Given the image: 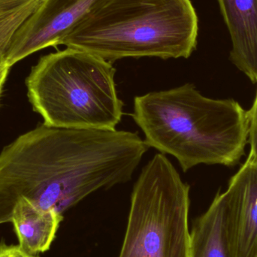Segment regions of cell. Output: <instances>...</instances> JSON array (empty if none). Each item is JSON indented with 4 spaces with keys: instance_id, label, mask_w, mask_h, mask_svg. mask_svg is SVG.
Segmentation results:
<instances>
[{
    "instance_id": "6da1fadb",
    "label": "cell",
    "mask_w": 257,
    "mask_h": 257,
    "mask_svg": "<svg viewBox=\"0 0 257 257\" xmlns=\"http://www.w3.org/2000/svg\"><path fill=\"white\" fill-rule=\"evenodd\" d=\"M133 118L147 145L173 156L185 172L236 164L248 140L247 111L238 102L206 97L191 84L136 96Z\"/></svg>"
},
{
    "instance_id": "7a4b0ae2",
    "label": "cell",
    "mask_w": 257,
    "mask_h": 257,
    "mask_svg": "<svg viewBox=\"0 0 257 257\" xmlns=\"http://www.w3.org/2000/svg\"><path fill=\"white\" fill-rule=\"evenodd\" d=\"M199 21L190 0H96L60 45L107 61L188 58Z\"/></svg>"
},
{
    "instance_id": "3957f363",
    "label": "cell",
    "mask_w": 257,
    "mask_h": 257,
    "mask_svg": "<svg viewBox=\"0 0 257 257\" xmlns=\"http://www.w3.org/2000/svg\"><path fill=\"white\" fill-rule=\"evenodd\" d=\"M111 62L66 48L41 57L26 79L27 96L45 124L115 130L123 117Z\"/></svg>"
},
{
    "instance_id": "277c9868",
    "label": "cell",
    "mask_w": 257,
    "mask_h": 257,
    "mask_svg": "<svg viewBox=\"0 0 257 257\" xmlns=\"http://www.w3.org/2000/svg\"><path fill=\"white\" fill-rule=\"evenodd\" d=\"M190 204V186L164 154H155L133 187L119 257H189Z\"/></svg>"
},
{
    "instance_id": "5b68a950",
    "label": "cell",
    "mask_w": 257,
    "mask_h": 257,
    "mask_svg": "<svg viewBox=\"0 0 257 257\" xmlns=\"http://www.w3.org/2000/svg\"><path fill=\"white\" fill-rule=\"evenodd\" d=\"M96 0H44L15 33L6 54L12 66L35 52L60 45Z\"/></svg>"
},
{
    "instance_id": "8992f818",
    "label": "cell",
    "mask_w": 257,
    "mask_h": 257,
    "mask_svg": "<svg viewBox=\"0 0 257 257\" xmlns=\"http://www.w3.org/2000/svg\"><path fill=\"white\" fill-rule=\"evenodd\" d=\"M226 190L231 257H257V165L246 160Z\"/></svg>"
},
{
    "instance_id": "52a82bcc",
    "label": "cell",
    "mask_w": 257,
    "mask_h": 257,
    "mask_svg": "<svg viewBox=\"0 0 257 257\" xmlns=\"http://www.w3.org/2000/svg\"><path fill=\"white\" fill-rule=\"evenodd\" d=\"M232 40L230 59L257 84V0H217Z\"/></svg>"
},
{
    "instance_id": "ba28073f",
    "label": "cell",
    "mask_w": 257,
    "mask_h": 257,
    "mask_svg": "<svg viewBox=\"0 0 257 257\" xmlns=\"http://www.w3.org/2000/svg\"><path fill=\"white\" fill-rule=\"evenodd\" d=\"M230 204L227 190L217 193L208 209L193 224L189 257H231Z\"/></svg>"
},
{
    "instance_id": "9c48e42d",
    "label": "cell",
    "mask_w": 257,
    "mask_h": 257,
    "mask_svg": "<svg viewBox=\"0 0 257 257\" xmlns=\"http://www.w3.org/2000/svg\"><path fill=\"white\" fill-rule=\"evenodd\" d=\"M62 220V214L53 210L42 209L25 198L19 199L11 217L19 241L18 245L32 255L49 250Z\"/></svg>"
},
{
    "instance_id": "30bf717a",
    "label": "cell",
    "mask_w": 257,
    "mask_h": 257,
    "mask_svg": "<svg viewBox=\"0 0 257 257\" xmlns=\"http://www.w3.org/2000/svg\"><path fill=\"white\" fill-rule=\"evenodd\" d=\"M43 1L36 0L12 16L0 21V63L6 62V54L15 33Z\"/></svg>"
},
{
    "instance_id": "8fae6325",
    "label": "cell",
    "mask_w": 257,
    "mask_h": 257,
    "mask_svg": "<svg viewBox=\"0 0 257 257\" xmlns=\"http://www.w3.org/2000/svg\"><path fill=\"white\" fill-rule=\"evenodd\" d=\"M248 120V140L250 152L247 161L257 165V92L253 106L247 111Z\"/></svg>"
},
{
    "instance_id": "7c38bea8",
    "label": "cell",
    "mask_w": 257,
    "mask_h": 257,
    "mask_svg": "<svg viewBox=\"0 0 257 257\" xmlns=\"http://www.w3.org/2000/svg\"><path fill=\"white\" fill-rule=\"evenodd\" d=\"M36 0H0V21L12 16Z\"/></svg>"
},
{
    "instance_id": "4fadbf2b",
    "label": "cell",
    "mask_w": 257,
    "mask_h": 257,
    "mask_svg": "<svg viewBox=\"0 0 257 257\" xmlns=\"http://www.w3.org/2000/svg\"><path fill=\"white\" fill-rule=\"evenodd\" d=\"M0 257H37L24 251L19 245L0 244Z\"/></svg>"
},
{
    "instance_id": "5bb4252c",
    "label": "cell",
    "mask_w": 257,
    "mask_h": 257,
    "mask_svg": "<svg viewBox=\"0 0 257 257\" xmlns=\"http://www.w3.org/2000/svg\"><path fill=\"white\" fill-rule=\"evenodd\" d=\"M11 68L12 67L8 65L7 62L0 63V99L3 94V87L6 84Z\"/></svg>"
}]
</instances>
